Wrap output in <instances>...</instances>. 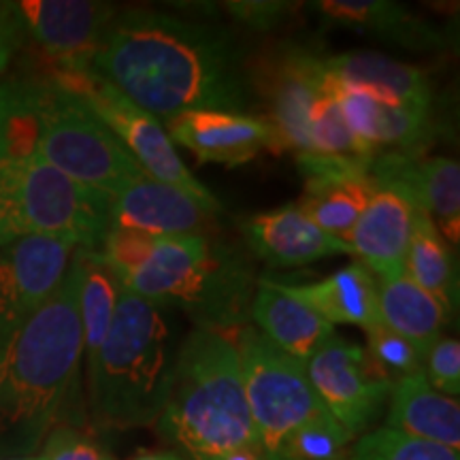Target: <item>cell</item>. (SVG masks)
<instances>
[{"mask_svg": "<svg viewBox=\"0 0 460 460\" xmlns=\"http://www.w3.org/2000/svg\"><path fill=\"white\" fill-rule=\"evenodd\" d=\"M3 460H48L43 454H32V456H17V458H3Z\"/></svg>", "mask_w": 460, "mask_h": 460, "instance_id": "39", "label": "cell"}, {"mask_svg": "<svg viewBox=\"0 0 460 460\" xmlns=\"http://www.w3.org/2000/svg\"><path fill=\"white\" fill-rule=\"evenodd\" d=\"M220 203H205L186 190L141 177L111 199L109 228L139 230L149 237L171 239L188 234H207Z\"/></svg>", "mask_w": 460, "mask_h": 460, "instance_id": "15", "label": "cell"}, {"mask_svg": "<svg viewBox=\"0 0 460 460\" xmlns=\"http://www.w3.org/2000/svg\"><path fill=\"white\" fill-rule=\"evenodd\" d=\"M367 339H369L367 356L393 384L407 376H413V373L424 371V358L418 349L382 322L367 331Z\"/></svg>", "mask_w": 460, "mask_h": 460, "instance_id": "32", "label": "cell"}, {"mask_svg": "<svg viewBox=\"0 0 460 460\" xmlns=\"http://www.w3.org/2000/svg\"><path fill=\"white\" fill-rule=\"evenodd\" d=\"M160 435L194 460L261 444L243 386L237 348L226 332L194 329L180 345Z\"/></svg>", "mask_w": 460, "mask_h": 460, "instance_id": "5", "label": "cell"}, {"mask_svg": "<svg viewBox=\"0 0 460 460\" xmlns=\"http://www.w3.org/2000/svg\"><path fill=\"white\" fill-rule=\"evenodd\" d=\"M177 349L164 309L122 290L105 341L88 365L90 413L96 427H156L171 394Z\"/></svg>", "mask_w": 460, "mask_h": 460, "instance_id": "3", "label": "cell"}, {"mask_svg": "<svg viewBox=\"0 0 460 460\" xmlns=\"http://www.w3.org/2000/svg\"><path fill=\"white\" fill-rule=\"evenodd\" d=\"M118 281L158 307L181 309L203 331H237L252 318L254 264L245 250L209 234L156 237L146 261Z\"/></svg>", "mask_w": 460, "mask_h": 460, "instance_id": "4", "label": "cell"}, {"mask_svg": "<svg viewBox=\"0 0 460 460\" xmlns=\"http://www.w3.org/2000/svg\"><path fill=\"white\" fill-rule=\"evenodd\" d=\"M379 320L396 335L407 339L427 358L429 349L441 339V331L450 320V312L413 284L405 273L377 279Z\"/></svg>", "mask_w": 460, "mask_h": 460, "instance_id": "26", "label": "cell"}, {"mask_svg": "<svg viewBox=\"0 0 460 460\" xmlns=\"http://www.w3.org/2000/svg\"><path fill=\"white\" fill-rule=\"evenodd\" d=\"M24 37L56 62L60 71H85L119 13L101 0H15Z\"/></svg>", "mask_w": 460, "mask_h": 460, "instance_id": "13", "label": "cell"}, {"mask_svg": "<svg viewBox=\"0 0 460 460\" xmlns=\"http://www.w3.org/2000/svg\"><path fill=\"white\" fill-rule=\"evenodd\" d=\"M352 439L332 418L296 429L267 460H345Z\"/></svg>", "mask_w": 460, "mask_h": 460, "instance_id": "31", "label": "cell"}, {"mask_svg": "<svg viewBox=\"0 0 460 460\" xmlns=\"http://www.w3.org/2000/svg\"><path fill=\"white\" fill-rule=\"evenodd\" d=\"M48 460H115L94 437L73 427H58L43 444Z\"/></svg>", "mask_w": 460, "mask_h": 460, "instance_id": "35", "label": "cell"}, {"mask_svg": "<svg viewBox=\"0 0 460 460\" xmlns=\"http://www.w3.org/2000/svg\"><path fill=\"white\" fill-rule=\"evenodd\" d=\"M233 343L264 456H271L296 429L332 418L315 394L303 362L275 348L254 326L237 329Z\"/></svg>", "mask_w": 460, "mask_h": 460, "instance_id": "8", "label": "cell"}, {"mask_svg": "<svg viewBox=\"0 0 460 460\" xmlns=\"http://www.w3.org/2000/svg\"><path fill=\"white\" fill-rule=\"evenodd\" d=\"M324 28L356 32L407 51H441L447 45L433 22L390 0H318L307 3Z\"/></svg>", "mask_w": 460, "mask_h": 460, "instance_id": "18", "label": "cell"}, {"mask_svg": "<svg viewBox=\"0 0 460 460\" xmlns=\"http://www.w3.org/2000/svg\"><path fill=\"white\" fill-rule=\"evenodd\" d=\"M307 154H322V156L376 158L349 130L337 99L329 90V82L307 113Z\"/></svg>", "mask_w": 460, "mask_h": 460, "instance_id": "29", "label": "cell"}, {"mask_svg": "<svg viewBox=\"0 0 460 460\" xmlns=\"http://www.w3.org/2000/svg\"><path fill=\"white\" fill-rule=\"evenodd\" d=\"M252 320L267 341L303 365L335 335L331 322L303 301L286 295L273 278L256 279Z\"/></svg>", "mask_w": 460, "mask_h": 460, "instance_id": "23", "label": "cell"}, {"mask_svg": "<svg viewBox=\"0 0 460 460\" xmlns=\"http://www.w3.org/2000/svg\"><path fill=\"white\" fill-rule=\"evenodd\" d=\"M369 172L377 186L401 190L427 214L452 247L460 234V164L446 156H399L379 154L371 160Z\"/></svg>", "mask_w": 460, "mask_h": 460, "instance_id": "16", "label": "cell"}, {"mask_svg": "<svg viewBox=\"0 0 460 460\" xmlns=\"http://www.w3.org/2000/svg\"><path fill=\"white\" fill-rule=\"evenodd\" d=\"M82 269L71 258L48 303L0 349V460L32 456L60 427L84 358Z\"/></svg>", "mask_w": 460, "mask_h": 460, "instance_id": "2", "label": "cell"}, {"mask_svg": "<svg viewBox=\"0 0 460 460\" xmlns=\"http://www.w3.org/2000/svg\"><path fill=\"white\" fill-rule=\"evenodd\" d=\"M51 82L73 92L99 115L101 122L118 137L119 143L128 149L132 158L143 166L149 177L186 190L205 203H217L214 192L207 190L183 164L175 146L163 128V122L156 115L132 102L122 90L92 73L90 68L85 71L56 68Z\"/></svg>", "mask_w": 460, "mask_h": 460, "instance_id": "9", "label": "cell"}, {"mask_svg": "<svg viewBox=\"0 0 460 460\" xmlns=\"http://www.w3.org/2000/svg\"><path fill=\"white\" fill-rule=\"evenodd\" d=\"M222 7L250 31L267 32L284 24L296 4L284 3V0H230V3H222Z\"/></svg>", "mask_w": 460, "mask_h": 460, "instance_id": "34", "label": "cell"}, {"mask_svg": "<svg viewBox=\"0 0 460 460\" xmlns=\"http://www.w3.org/2000/svg\"><path fill=\"white\" fill-rule=\"evenodd\" d=\"M79 269H82V286H79V315H82L84 356L85 367L99 354L111 326L115 307H118L122 284L115 278L96 250H75Z\"/></svg>", "mask_w": 460, "mask_h": 460, "instance_id": "28", "label": "cell"}, {"mask_svg": "<svg viewBox=\"0 0 460 460\" xmlns=\"http://www.w3.org/2000/svg\"><path fill=\"white\" fill-rule=\"evenodd\" d=\"M386 420L388 429L424 441H433V444L458 452V401L437 393L424 377V371H418L393 384Z\"/></svg>", "mask_w": 460, "mask_h": 460, "instance_id": "25", "label": "cell"}, {"mask_svg": "<svg viewBox=\"0 0 460 460\" xmlns=\"http://www.w3.org/2000/svg\"><path fill=\"white\" fill-rule=\"evenodd\" d=\"M75 250L71 241L39 234L0 245V349L54 295Z\"/></svg>", "mask_w": 460, "mask_h": 460, "instance_id": "12", "label": "cell"}, {"mask_svg": "<svg viewBox=\"0 0 460 460\" xmlns=\"http://www.w3.org/2000/svg\"><path fill=\"white\" fill-rule=\"evenodd\" d=\"M349 460H460L456 450L388 427L362 435Z\"/></svg>", "mask_w": 460, "mask_h": 460, "instance_id": "30", "label": "cell"}, {"mask_svg": "<svg viewBox=\"0 0 460 460\" xmlns=\"http://www.w3.org/2000/svg\"><path fill=\"white\" fill-rule=\"evenodd\" d=\"M39 156L85 188L118 197L147 172L85 102L60 85L41 84Z\"/></svg>", "mask_w": 460, "mask_h": 460, "instance_id": "7", "label": "cell"}, {"mask_svg": "<svg viewBox=\"0 0 460 460\" xmlns=\"http://www.w3.org/2000/svg\"><path fill=\"white\" fill-rule=\"evenodd\" d=\"M214 460H267V456H264L261 444H250L234 447V450L222 454V456H217Z\"/></svg>", "mask_w": 460, "mask_h": 460, "instance_id": "37", "label": "cell"}, {"mask_svg": "<svg viewBox=\"0 0 460 460\" xmlns=\"http://www.w3.org/2000/svg\"><path fill=\"white\" fill-rule=\"evenodd\" d=\"M305 371L322 405L349 437L362 433L382 413L393 390V382L365 349L337 332L305 362Z\"/></svg>", "mask_w": 460, "mask_h": 460, "instance_id": "11", "label": "cell"}, {"mask_svg": "<svg viewBox=\"0 0 460 460\" xmlns=\"http://www.w3.org/2000/svg\"><path fill=\"white\" fill-rule=\"evenodd\" d=\"M322 60L329 79L339 88L358 92L384 105L433 111V88L420 66L371 49L341 51Z\"/></svg>", "mask_w": 460, "mask_h": 460, "instance_id": "20", "label": "cell"}, {"mask_svg": "<svg viewBox=\"0 0 460 460\" xmlns=\"http://www.w3.org/2000/svg\"><path fill=\"white\" fill-rule=\"evenodd\" d=\"M109 217L111 197L68 180L39 154L0 163V245L39 234L99 250Z\"/></svg>", "mask_w": 460, "mask_h": 460, "instance_id": "6", "label": "cell"}, {"mask_svg": "<svg viewBox=\"0 0 460 460\" xmlns=\"http://www.w3.org/2000/svg\"><path fill=\"white\" fill-rule=\"evenodd\" d=\"M164 122L172 146L186 147L200 163L239 166L264 149L279 154L271 126L250 113L188 111Z\"/></svg>", "mask_w": 460, "mask_h": 460, "instance_id": "17", "label": "cell"}, {"mask_svg": "<svg viewBox=\"0 0 460 460\" xmlns=\"http://www.w3.org/2000/svg\"><path fill=\"white\" fill-rule=\"evenodd\" d=\"M373 158L296 154L305 175L303 197L296 207L315 226L343 239L376 194L369 166Z\"/></svg>", "mask_w": 460, "mask_h": 460, "instance_id": "14", "label": "cell"}, {"mask_svg": "<svg viewBox=\"0 0 460 460\" xmlns=\"http://www.w3.org/2000/svg\"><path fill=\"white\" fill-rule=\"evenodd\" d=\"M24 39V31H22L13 3L0 0V73L7 71Z\"/></svg>", "mask_w": 460, "mask_h": 460, "instance_id": "36", "label": "cell"}, {"mask_svg": "<svg viewBox=\"0 0 460 460\" xmlns=\"http://www.w3.org/2000/svg\"><path fill=\"white\" fill-rule=\"evenodd\" d=\"M416 205L401 190L377 186L369 205L345 234V243L352 250L376 279H388L405 273L407 247H410Z\"/></svg>", "mask_w": 460, "mask_h": 460, "instance_id": "21", "label": "cell"}, {"mask_svg": "<svg viewBox=\"0 0 460 460\" xmlns=\"http://www.w3.org/2000/svg\"><path fill=\"white\" fill-rule=\"evenodd\" d=\"M132 460H181V458L172 456V454H139V456H135Z\"/></svg>", "mask_w": 460, "mask_h": 460, "instance_id": "38", "label": "cell"}, {"mask_svg": "<svg viewBox=\"0 0 460 460\" xmlns=\"http://www.w3.org/2000/svg\"><path fill=\"white\" fill-rule=\"evenodd\" d=\"M326 82L349 130L369 149L371 156H379V154L424 156L430 143L435 141V111L384 105L358 92L339 88L331 82L329 75H326Z\"/></svg>", "mask_w": 460, "mask_h": 460, "instance_id": "19", "label": "cell"}, {"mask_svg": "<svg viewBox=\"0 0 460 460\" xmlns=\"http://www.w3.org/2000/svg\"><path fill=\"white\" fill-rule=\"evenodd\" d=\"M286 295L298 298L326 322L354 324L369 331L379 324L377 279L365 264L352 262L315 284H286L273 279Z\"/></svg>", "mask_w": 460, "mask_h": 460, "instance_id": "24", "label": "cell"}, {"mask_svg": "<svg viewBox=\"0 0 460 460\" xmlns=\"http://www.w3.org/2000/svg\"><path fill=\"white\" fill-rule=\"evenodd\" d=\"M247 82L252 99L261 96L264 102L262 119L273 128L279 152L307 154V113L326 90L322 56L298 45H281L247 60Z\"/></svg>", "mask_w": 460, "mask_h": 460, "instance_id": "10", "label": "cell"}, {"mask_svg": "<svg viewBox=\"0 0 460 460\" xmlns=\"http://www.w3.org/2000/svg\"><path fill=\"white\" fill-rule=\"evenodd\" d=\"M243 234L254 254L271 267L296 269L322 258L352 254L345 239L315 226L296 205H286L250 217Z\"/></svg>", "mask_w": 460, "mask_h": 460, "instance_id": "22", "label": "cell"}, {"mask_svg": "<svg viewBox=\"0 0 460 460\" xmlns=\"http://www.w3.org/2000/svg\"><path fill=\"white\" fill-rule=\"evenodd\" d=\"M90 71L158 119L252 107L247 56L234 34L169 11H119Z\"/></svg>", "mask_w": 460, "mask_h": 460, "instance_id": "1", "label": "cell"}, {"mask_svg": "<svg viewBox=\"0 0 460 460\" xmlns=\"http://www.w3.org/2000/svg\"><path fill=\"white\" fill-rule=\"evenodd\" d=\"M424 377L437 393L458 396L460 393V343L454 337H441L424 358Z\"/></svg>", "mask_w": 460, "mask_h": 460, "instance_id": "33", "label": "cell"}, {"mask_svg": "<svg viewBox=\"0 0 460 460\" xmlns=\"http://www.w3.org/2000/svg\"><path fill=\"white\" fill-rule=\"evenodd\" d=\"M405 275L424 292L435 296L447 312H456L458 264L454 250L435 226V222L422 211H418L413 220L405 258Z\"/></svg>", "mask_w": 460, "mask_h": 460, "instance_id": "27", "label": "cell"}]
</instances>
